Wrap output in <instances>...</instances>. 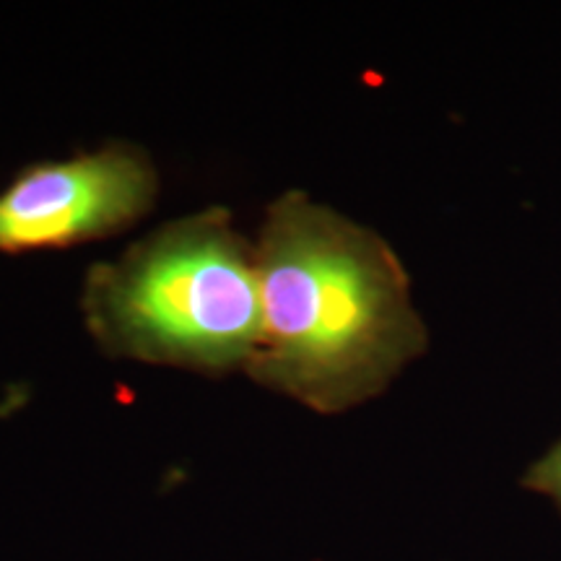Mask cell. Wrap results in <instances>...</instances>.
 <instances>
[{"mask_svg":"<svg viewBox=\"0 0 561 561\" xmlns=\"http://www.w3.org/2000/svg\"><path fill=\"white\" fill-rule=\"evenodd\" d=\"M261 333L248 375L318 413L371 401L430 348L398 252L375 229L286 193L255 240Z\"/></svg>","mask_w":561,"mask_h":561,"instance_id":"6da1fadb","label":"cell"},{"mask_svg":"<svg viewBox=\"0 0 561 561\" xmlns=\"http://www.w3.org/2000/svg\"><path fill=\"white\" fill-rule=\"evenodd\" d=\"M83 318L117 359L227 375L248 371L261 333L255 242L227 208L151 231L83 284Z\"/></svg>","mask_w":561,"mask_h":561,"instance_id":"7a4b0ae2","label":"cell"},{"mask_svg":"<svg viewBox=\"0 0 561 561\" xmlns=\"http://www.w3.org/2000/svg\"><path fill=\"white\" fill-rule=\"evenodd\" d=\"M157 191L151 159L128 144L37 161L0 193V252L58 250L117 234L149 214Z\"/></svg>","mask_w":561,"mask_h":561,"instance_id":"3957f363","label":"cell"},{"mask_svg":"<svg viewBox=\"0 0 561 561\" xmlns=\"http://www.w3.org/2000/svg\"><path fill=\"white\" fill-rule=\"evenodd\" d=\"M523 486L536 494L549 496L561 512V439L551 447L543 458H538L523 476Z\"/></svg>","mask_w":561,"mask_h":561,"instance_id":"277c9868","label":"cell"}]
</instances>
